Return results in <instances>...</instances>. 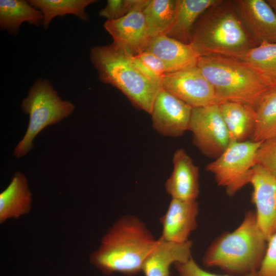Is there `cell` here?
Wrapping results in <instances>:
<instances>
[{
    "instance_id": "6da1fadb",
    "label": "cell",
    "mask_w": 276,
    "mask_h": 276,
    "mask_svg": "<svg viewBox=\"0 0 276 276\" xmlns=\"http://www.w3.org/2000/svg\"><path fill=\"white\" fill-rule=\"evenodd\" d=\"M157 240L139 217L126 215L108 229L89 260L106 275L114 272L135 274L142 271Z\"/></svg>"
},
{
    "instance_id": "7a4b0ae2",
    "label": "cell",
    "mask_w": 276,
    "mask_h": 276,
    "mask_svg": "<svg viewBox=\"0 0 276 276\" xmlns=\"http://www.w3.org/2000/svg\"><path fill=\"white\" fill-rule=\"evenodd\" d=\"M200 56H222L240 60L258 45L238 14L233 1L220 0L196 21L190 42Z\"/></svg>"
},
{
    "instance_id": "3957f363",
    "label": "cell",
    "mask_w": 276,
    "mask_h": 276,
    "mask_svg": "<svg viewBox=\"0 0 276 276\" xmlns=\"http://www.w3.org/2000/svg\"><path fill=\"white\" fill-rule=\"evenodd\" d=\"M267 241L259 228L256 213L249 211L240 224L224 232L210 245L202 258L206 267H218L229 275L243 276L257 272Z\"/></svg>"
},
{
    "instance_id": "277c9868",
    "label": "cell",
    "mask_w": 276,
    "mask_h": 276,
    "mask_svg": "<svg viewBox=\"0 0 276 276\" xmlns=\"http://www.w3.org/2000/svg\"><path fill=\"white\" fill-rule=\"evenodd\" d=\"M132 56L112 43L91 47L89 54L100 81L118 88L135 107L151 114L162 86L139 70Z\"/></svg>"
},
{
    "instance_id": "5b68a950",
    "label": "cell",
    "mask_w": 276,
    "mask_h": 276,
    "mask_svg": "<svg viewBox=\"0 0 276 276\" xmlns=\"http://www.w3.org/2000/svg\"><path fill=\"white\" fill-rule=\"evenodd\" d=\"M197 66L213 87L220 104L236 102L255 109L263 94L271 89L256 71L239 59L200 56Z\"/></svg>"
},
{
    "instance_id": "8992f818",
    "label": "cell",
    "mask_w": 276,
    "mask_h": 276,
    "mask_svg": "<svg viewBox=\"0 0 276 276\" xmlns=\"http://www.w3.org/2000/svg\"><path fill=\"white\" fill-rule=\"evenodd\" d=\"M22 111L29 115L27 131L15 148L16 158L26 155L33 147L35 136L47 126L56 124L71 115L75 109L69 101L62 100L48 79L36 80L21 104Z\"/></svg>"
},
{
    "instance_id": "52a82bcc",
    "label": "cell",
    "mask_w": 276,
    "mask_h": 276,
    "mask_svg": "<svg viewBox=\"0 0 276 276\" xmlns=\"http://www.w3.org/2000/svg\"><path fill=\"white\" fill-rule=\"evenodd\" d=\"M262 142L231 141L222 153L209 164L206 169L214 175L218 185L232 196L249 180L256 165V154Z\"/></svg>"
},
{
    "instance_id": "ba28073f",
    "label": "cell",
    "mask_w": 276,
    "mask_h": 276,
    "mask_svg": "<svg viewBox=\"0 0 276 276\" xmlns=\"http://www.w3.org/2000/svg\"><path fill=\"white\" fill-rule=\"evenodd\" d=\"M189 130L195 145L211 157H218L231 142L219 104L193 108Z\"/></svg>"
},
{
    "instance_id": "9c48e42d",
    "label": "cell",
    "mask_w": 276,
    "mask_h": 276,
    "mask_svg": "<svg viewBox=\"0 0 276 276\" xmlns=\"http://www.w3.org/2000/svg\"><path fill=\"white\" fill-rule=\"evenodd\" d=\"M161 84L193 108L220 104L213 87L197 66L164 75Z\"/></svg>"
},
{
    "instance_id": "30bf717a",
    "label": "cell",
    "mask_w": 276,
    "mask_h": 276,
    "mask_svg": "<svg viewBox=\"0 0 276 276\" xmlns=\"http://www.w3.org/2000/svg\"><path fill=\"white\" fill-rule=\"evenodd\" d=\"M193 107L162 87L151 113L154 130L165 136L177 137L189 130Z\"/></svg>"
},
{
    "instance_id": "8fae6325",
    "label": "cell",
    "mask_w": 276,
    "mask_h": 276,
    "mask_svg": "<svg viewBox=\"0 0 276 276\" xmlns=\"http://www.w3.org/2000/svg\"><path fill=\"white\" fill-rule=\"evenodd\" d=\"M258 226L267 241L276 232V177L261 166L253 168L249 180Z\"/></svg>"
},
{
    "instance_id": "7c38bea8",
    "label": "cell",
    "mask_w": 276,
    "mask_h": 276,
    "mask_svg": "<svg viewBox=\"0 0 276 276\" xmlns=\"http://www.w3.org/2000/svg\"><path fill=\"white\" fill-rule=\"evenodd\" d=\"M147 5L136 8L118 19L106 20L104 24L113 39L112 43L133 56L143 52L151 38L144 14Z\"/></svg>"
},
{
    "instance_id": "4fadbf2b",
    "label": "cell",
    "mask_w": 276,
    "mask_h": 276,
    "mask_svg": "<svg viewBox=\"0 0 276 276\" xmlns=\"http://www.w3.org/2000/svg\"><path fill=\"white\" fill-rule=\"evenodd\" d=\"M235 8L248 32L258 43H276V14L264 0H234Z\"/></svg>"
},
{
    "instance_id": "5bb4252c",
    "label": "cell",
    "mask_w": 276,
    "mask_h": 276,
    "mask_svg": "<svg viewBox=\"0 0 276 276\" xmlns=\"http://www.w3.org/2000/svg\"><path fill=\"white\" fill-rule=\"evenodd\" d=\"M198 204L196 200L172 198L165 214L159 219L162 226L160 237L175 243H183L197 225Z\"/></svg>"
},
{
    "instance_id": "9a60e30c",
    "label": "cell",
    "mask_w": 276,
    "mask_h": 276,
    "mask_svg": "<svg viewBox=\"0 0 276 276\" xmlns=\"http://www.w3.org/2000/svg\"><path fill=\"white\" fill-rule=\"evenodd\" d=\"M173 169L165 183L172 198L196 200L199 194V170L183 149L176 150L173 156Z\"/></svg>"
},
{
    "instance_id": "2e32d148",
    "label": "cell",
    "mask_w": 276,
    "mask_h": 276,
    "mask_svg": "<svg viewBox=\"0 0 276 276\" xmlns=\"http://www.w3.org/2000/svg\"><path fill=\"white\" fill-rule=\"evenodd\" d=\"M145 51L160 59L170 73L197 66L200 57L191 44L181 42L166 35L151 38Z\"/></svg>"
},
{
    "instance_id": "e0dca14e",
    "label": "cell",
    "mask_w": 276,
    "mask_h": 276,
    "mask_svg": "<svg viewBox=\"0 0 276 276\" xmlns=\"http://www.w3.org/2000/svg\"><path fill=\"white\" fill-rule=\"evenodd\" d=\"M193 242L183 243L166 241L161 237L145 260L142 271L145 276H170V267L176 263L185 262L192 257Z\"/></svg>"
},
{
    "instance_id": "ac0fdd59",
    "label": "cell",
    "mask_w": 276,
    "mask_h": 276,
    "mask_svg": "<svg viewBox=\"0 0 276 276\" xmlns=\"http://www.w3.org/2000/svg\"><path fill=\"white\" fill-rule=\"evenodd\" d=\"M32 201L27 178L20 172H16L8 186L0 194V223L29 214Z\"/></svg>"
},
{
    "instance_id": "d6986e66",
    "label": "cell",
    "mask_w": 276,
    "mask_h": 276,
    "mask_svg": "<svg viewBox=\"0 0 276 276\" xmlns=\"http://www.w3.org/2000/svg\"><path fill=\"white\" fill-rule=\"evenodd\" d=\"M220 0H176L172 24L166 35L181 42H190L194 26L201 15Z\"/></svg>"
},
{
    "instance_id": "ffe728a7",
    "label": "cell",
    "mask_w": 276,
    "mask_h": 276,
    "mask_svg": "<svg viewBox=\"0 0 276 276\" xmlns=\"http://www.w3.org/2000/svg\"><path fill=\"white\" fill-rule=\"evenodd\" d=\"M231 141H245L251 137L255 125V109L246 104L226 101L219 104Z\"/></svg>"
},
{
    "instance_id": "44dd1931",
    "label": "cell",
    "mask_w": 276,
    "mask_h": 276,
    "mask_svg": "<svg viewBox=\"0 0 276 276\" xmlns=\"http://www.w3.org/2000/svg\"><path fill=\"white\" fill-rule=\"evenodd\" d=\"M43 20L41 11L28 1H0V28L10 35H18L21 24L25 22L39 27L42 25Z\"/></svg>"
},
{
    "instance_id": "7402d4cb",
    "label": "cell",
    "mask_w": 276,
    "mask_h": 276,
    "mask_svg": "<svg viewBox=\"0 0 276 276\" xmlns=\"http://www.w3.org/2000/svg\"><path fill=\"white\" fill-rule=\"evenodd\" d=\"M240 60L256 71L270 88L276 87V43L263 41Z\"/></svg>"
},
{
    "instance_id": "603a6c76",
    "label": "cell",
    "mask_w": 276,
    "mask_h": 276,
    "mask_svg": "<svg viewBox=\"0 0 276 276\" xmlns=\"http://www.w3.org/2000/svg\"><path fill=\"white\" fill-rule=\"evenodd\" d=\"M255 111V125L251 140L263 142L276 134V87L263 94Z\"/></svg>"
},
{
    "instance_id": "cb8c5ba5",
    "label": "cell",
    "mask_w": 276,
    "mask_h": 276,
    "mask_svg": "<svg viewBox=\"0 0 276 276\" xmlns=\"http://www.w3.org/2000/svg\"><path fill=\"white\" fill-rule=\"evenodd\" d=\"M34 8L40 10L43 16L42 26L47 30L54 17L73 14L86 21L88 16L85 12L86 7L96 0H29Z\"/></svg>"
},
{
    "instance_id": "d4e9b609",
    "label": "cell",
    "mask_w": 276,
    "mask_h": 276,
    "mask_svg": "<svg viewBox=\"0 0 276 276\" xmlns=\"http://www.w3.org/2000/svg\"><path fill=\"white\" fill-rule=\"evenodd\" d=\"M176 0H150L144 14L150 38L166 35L172 24Z\"/></svg>"
},
{
    "instance_id": "484cf974",
    "label": "cell",
    "mask_w": 276,
    "mask_h": 276,
    "mask_svg": "<svg viewBox=\"0 0 276 276\" xmlns=\"http://www.w3.org/2000/svg\"><path fill=\"white\" fill-rule=\"evenodd\" d=\"M150 0H108L105 7L99 12V16L107 21L118 19L134 9L147 5Z\"/></svg>"
},
{
    "instance_id": "4316f807",
    "label": "cell",
    "mask_w": 276,
    "mask_h": 276,
    "mask_svg": "<svg viewBox=\"0 0 276 276\" xmlns=\"http://www.w3.org/2000/svg\"><path fill=\"white\" fill-rule=\"evenodd\" d=\"M258 165L276 177V134L262 142L256 157Z\"/></svg>"
},
{
    "instance_id": "83f0119b",
    "label": "cell",
    "mask_w": 276,
    "mask_h": 276,
    "mask_svg": "<svg viewBox=\"0 0 276 276\" xmlns=\"http://www.w3.org/2000/svg\"><path fill=\"white\" fill-rule=\"evenodd\" d=\"M257 276H276V232L267 241L265 253Z\"/></svg>"
},
{
    "instance_id": "f1b7e54d",
    "label": "cell",
    "mask_w": 276,
    "mask_h": 276,
    "mask_svg": "<svg viewBox=\"0 0 276 276\" xmlns=\"http://www.w3.org/2000/svg\"><path fill=\"white\" fill-rule=\"evenodd\" d=\"M178 276H234L231 275H218L208 272L201 268L192 257L182 263L174 264ZM243 276H257V272Z\"/></svg>"
},
{
    "instance_id": "f546056e",
    "label": "cell",
    "mask_w": 276,
    "mask_h": 276,
    "mask_svg": "<svg viewBox=\"0 0 276 276\" xmlns=\"http://www.w3.org/2000/svg\"><path fill=\"white\" fill-rule=\"evenodd\" d=\"M135 56L146 66L162 78L164 75L170 73L165 63L151 52H143Z\"/></svg>"
},
{
    "instance_id": "4dcf8cb0",
    "label": "cell",
    "mask_w": 276,
    "mask_h": 276,
    "mask_svg": "<svg viewBox=\"0 0 276 276\" xmlns=\"http://www.w3.org/2000/svg\"><path fill=\"white\" fill-rule=\"evenodd\" d=\"M266 2L270 5L276 14V0H266Z\"/></svg>"
}]
</instances>
